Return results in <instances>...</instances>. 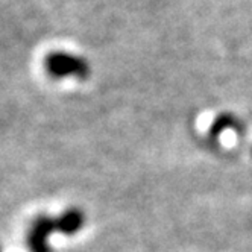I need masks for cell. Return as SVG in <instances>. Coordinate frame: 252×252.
<instances>
[{
  "mask_svg": "<svg viewBox=\"0 0 252 252\" xmlns=\"http://www.w3.org/2000/svg\"><path fill=\"white\" fill-rule=\"evenodd\" d=\"M46 68L55 78H63L68 75H75L84 78L88 73L87 63L78 57L68 55V53H50L46 58Z\"/></svg>",
  "mask_w": 252,
  "mask_h": 252,
  "instance_id": "6da1fadb",
  "label": "cell"
},
{
  "mask_svg": "<svg viewBox=\"0 0 252 252\" xmlns=\"http://www.w3.org/2000/svg\"><path fill=\"white\" fill-rule=\"evenodd\" d=\"M55 229H57V219H52L44 214L38 216L28 234V246L31 252H50L49 236Z\"/></svg>",
  "mask_w": 252,
  "mask_h": 252,
  "instance_id": "7a4b0ae2",
  "label": "cell"
},
{
  "mask_svg": "<svg viewBox=\"0 0 252 252\" xmlns=\"http://www.w3.org/2000/svg\"><path fill=\"white\" fill-rule=\"evenodd\" d=\"M84 223V216L79 210L76 208H70L64 211L60 218L57 219V231L70 236V234H75L82 228Z\"/></svg>",
  "mask_w": 252,
  "mask_h": 252,
  "instance_id": "3957f363",
  "label": "cell"
},
{
  "mask_svg": "<svg viewBox=\"0 0 252 252\" xmlns=\"http://www.w3.org/2000/svg\"><path fill=\"white\" fill-rule=\"evenodd\" d=\"M232 125V119L228 117V116H220L218 120H216L211 126V134L213 135H219L220 132H223L225 129L231 128Z\"/></svg>",
  "mask_w": 252,
  "mask_h": 252,
  "instance_id": "277c9868",
  "label": "cell"
}]
</instances>
